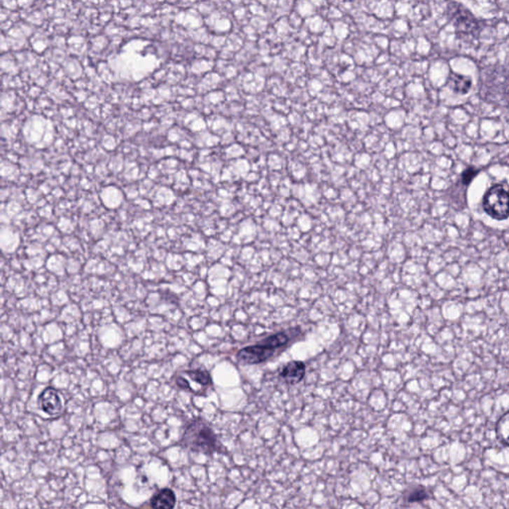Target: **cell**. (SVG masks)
I'll return each mask as SVG.
<instances>
[{
    "mask_svg": "<svg viewBox=\"0 0 509 509\" xmlns=\"http://www.w3.org/2000/svg\"><path fill=\"white\" fill-rule=\"evenodd\" d=\"M298 329L281 331L276 335L267 336L257 344L242 348L236 355L237 361L244 365H254L270 361L274 355L288 347L293 338L297 337Z\"/></svg>",
    "mask_w": 509,
    "mask_h": 509,
    "instance_id": "obj_1",
    "label": "cell"
},
{
    "mask_svg": "<svg viewBox=\"0 0 509 509\" xmlns=\"http://www.w3.org/2000/svg\"><path fill=\"white\" fill-rule=\"evenodd\" d=\"M182 445L190 451L206 454H222L226 451L211 426L201 418L195 419L187 426Z\"/></svg>",
    "mask_w": 509,
    "mask_h": 509,
    "instance_id": "obj_2",
    "label": "cell"
},
{
    "mask_svg": "<svg viewBox=\"0 0 509 509\" xmlns=\"http://www.w3.org/2000/svg\"><path fill=\"white\" fill-rule=\"evenodd\" d=\"M484 208L489 216L496 220L509 217V187L504 184L492 186L484 197Z\"/></svg>",
    "mask_w": 509,
    "mask_h": 509,
    "instance_id": "obj_3",
    "label": "cell"
},
{
    "mask_svg": "<svg viewBox=\"0 0 509 509\" xmlns=\"http://www.w3.org/2000/svg\"><path fill=\"white\" fill-rule=\"evenodd\" d=\"M447 15L454 23L456 32L463 35H473L480 32V25L470 11L456 2L447 6Z\"/></svg>",
    "mask_w": 509,
    "mask_h": 509,
    "instance_id": "obj_4",
    "label": "cell"
},
{
    "mask_svg": "<svg viewBox=\"0 0 509 509\" xmlns=\"http://www.w3.org/2000/svg\"><path fill=\"white\" fill-rule=\"evenodd\" d=\"M307 373L305 362L295 361L288 362L279 369V378L288 385H295L302 382Z\"/></svg>",
    "mask_w": 509,
    "mask_h": 509,
    "instance_id": "obj_5",
    "label": "cell"
},
{
    "mask_svg": "<svg viewBox=\"0 0 509 509\" xmlns=\"http://www.w3.org/2000/svg\"><path fill=\"white\" fill-rule=\"evenodd\" d=\"M39 405L42 410L49 416H57L63 411V402L58 391L54 388H47L39 396Z\"/></svg>",
    "mask_w": 509,
    "mask_h": 509,
    "instance_id": "obj_6",
    "label": "cell"
},
{
    "mask_svg": "<svg viewBox=\"0 0 509 509\" xmlns=\"http://www.w3.org/2000/svg\"><path fill=\"white\" fill-rule=\"evenodd\" d=\"M153 509H174L176 504V496L170 489H163L156 492L151 501Z\"/></svg>",
    "mask_w": 509,
    "mask_h": 509,
    "instance_id": "obj_7",
    "label": "cell"
},
{
    "mask_svg": "<svg viewBox=\"0 0 509 509\" xmlns=\"http://www.w3.org/2000/svg\"><path fill=\"white\" fill-rule=\"evenodd\" d=\"M449 84L452 90L456 94L465 95L472 87V79L466 76L452 72L449 74Z\"/></svg>",
    "mask_w": 509,
    "mask_h": 509,
    "instance_id": "obj_8",
    "label": "cell"
},
{
    "mask_svg": "<svg viewBox=\"0 0 509 509\" xmlns=\"http://www.w3.org/2000/svg\"><path fill=\"white\" fill-rule=\"evenodd\" d=\"M428 497H430V494H428L427 489L422 485L410 487L404 494L405 501L408 503H422V501H427Z\"/></svg>",
    "mask_w": 509,
    "mask_h": 509,
    "instance_id": "obj_9",
    "label": "cell"
},
{
    "mask_svg": "<svg viewBox=\"0 0 509 509\" xmlns=\"http://www.w3.org/2000/svg\"><path fill=\"white\" fill-rule=\"evenodd\" d=\"M496 434L501 442L509 446V412L499 419L496 425Z\"/></svg>",
    "mask_w": 509,
    "mask_h": 509,
    "instance_id": "obj_10",
    "label": "cell"
},
{
    "mask_svg": "<svg viewBox=\"0 0 509 509\" xmlns=\"http://www.w3.org/2000/svg\"><path fill=\"white\" fill-rule=\"evenodd\" d=\"M187 375L189 376L194 382L202 386H209L212 384L211 376L209 372L203 369H195V370L186 371Z\"/></svg>",
    "mask_w": 509,
    "mask_h": 509,
    "instance_id": "obj_11",
    "label": "cell"
},
{
    "mask_svg": "<svg viewBox=\"0 0 509 509\" xmlns=\"http://www.w3.org/2000/svg\"><path fill=\"white\" fill-rule=\"evenodd\" d=\"M477 169H475V168L473 167H468V169H466L465 172H463V174H461V181H463V183L465 184V186H468V184H470V182L473 181V179L477 176Z\"/></svg>",
    "mask_w": 509,
    "mask_h": 509,
    "instance_id": "obj_12",
    "label": "cell"
},
{
    "mask_svg": "<svg viewBox=\"0 0 509 509\" xmlns=\"http://www.w3.org/2000/svg\"><path fill=\"white\" fill-rule=\"evenodd\" d=\"M177 385L181 388H183L184 390H188V391H193L190 387H189V383L187 382L184 378L177 379Z\"/></svg>",
    "mask_w": 509,
    "mask_h": 509,
    "instance_id": "obj_13",
    "label": "cell"
},
{
    "mask_svg": "<svg viewBox=\"0 0 509 509\" xmlns=\"http://www.w3.org/2000/svg\"><path fill=\"white\" fill-rule=\"evenodd\" d=\"M504 96H505L506 101L509 103V79L505 83L504 86Z\"/></svg>",
    "mask_w": 509,
    "mask_h": 509,
    "instance_id": "obj_14",
    "label": "cell"
}]
</instances>
